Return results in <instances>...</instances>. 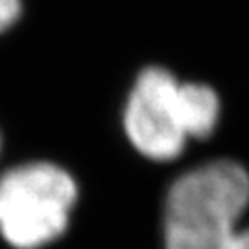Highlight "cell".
I'll list each match as a JSON object with an SVG mask.
<instances>
[{
    "label": "cell",
    "mask_w": 249,
    "mask_h": 249,
    "mask_svg": "<svg viewBox=\"0 0 249 249\" xmlns=\"http://www.w3.org/2000/svg\"><path fill=\"white\" fill-rule=\"evenodd\" d=\"M249 204V175L231 160L177 178L166 197V249H249L237 220Z\"/></svg>",
    "instance_id": "cell-1"
},
{
    "label": "cell",
    "mask_w": 249,
    "mask_h": 249,
    "mask_svg": "<svg viewBox=\"0 0 249 249\" xmlns=\"http://www.w3.org/2000/svg\"><path fill=\"white\" fill-rule=\"evenodd\" d=\"M77 199L71 175L31 162L0 177V232L17 249H37L60 237Z\"/></svg>",
    "instance_id": "cell-3"
},
{
    "label": "cell",
    "mask_w": 249,
    "mask_h": 249,
    "mask_svg": "<svg viewBox=\"0 0 249 249\" xmlns=\"http://www.w3.org/2000/svg\"><path fill=\"white\" fill-rule=\"evenodd\" d=\"M21 15V0H0V34L11 29Z\"/></svg>",
    "instance_id": "cell-4"
},
{
    "label": "cell",
    "mask_w": 249,
    "mask_h": 249,
    "mask_svg": "<svg viewBox=\"0 0 249 249\" xmlns=\"http://www.w3.org/2000/svg\"><path fill=\"white\" fill-rule=\"evenodd\" d=\"M220 116V100L204 83H181L162 67L137 75L127 106L124 133L139 154L152 160H173L189 137H208Z\"/></svg>",
    "instance_id": "cell-2"
}]
</instances>
